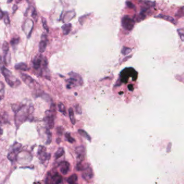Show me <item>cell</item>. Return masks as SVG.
Returning <instances> with one entry per match:
<instances>
[{
  "label": "cell",
  "instance_id": "cell-33",
  "mask_svg": "<svg viewBox=\"0 0 184 184\" xmlns=\"http://www.w3.org/2000/svg\"><path fill=\"white\" fill-rule=\"evenodd\" d=\"M4 90L0 91V101L4 98Z\"/></svg>",
  "mask_w": 184,
  "mask_h": 184
},
{
  "label": "cell",
  "instance_id": "cell-5",
  "mask_svg": "<svg viewBox=\"0 0 184 184\" xmlns=\"http://www.w3.org/2000/svg\"><path fill=\"white\" fill-rule=\"evenodd\" d=\"M137 73L133 69L131 68H126L121 71V81L124 83H126L127 79L130 77H134L135 78H137Z\"/></svg>",
  "mask_w": 184,
  "mask_h": 184
},
{
  "label": "cell",
  "instance_id": "cell-30",
  "mask_svg": "<svg viewBox=\"0 0 184 184\" xmlns=\"http://www.w3.org/2000/svg\"><path fill=\"white\" fill-rule=\"evenodd\" d=\"M42 24H43L44 29L46 31V32H49V28H48V26L47 25V24H46V19L43 17V18H42Z\"/></svg>",
  "mask_w": 184,
  "mask_h": 184
},
{
  "label": "cell",
  "instance_id": "cell-26",
  "mask_svg": "<svg viewBox=\"0 0 184 184\" xmlns=\"http://www.w3.org/2000/svg\"><path fill=\"white\" fill-rule=\"evenodd\" d=\"M131 51H132L131 49L127 48V47H125V46H124V47L122 48V49H121V52L123 55H126L131 52Z\"/></svg>",
  "mask_w": 184,
  "mask_h": 184
},
{
  "label": "cell",
  "instance_id": "cell-19",
  "mask_svg": "<svg viewBox=\"0 0 184 184\" xmlns=\"http://www.w3.org/2000/svg\"><path fill=\"white\" fill-rule=\"evenodd\" d=\"M62 28L64 34L66 35L69 34V32H70L71 29V24L70 23L66 24L65 25L62 26Z\"/></svg>",
  "mask_w": 184,
  "mask_h": 184
},
{
  "label": "cell",
  "instance_id": "cell-9",
  "mask_svg": "<svg viewBox=\"0 0 184 184\" xmlns=\"http://www.w3.org/2000/svg\"><path fill=\"white\" fill-rule=\"evenodd\" d=\"M37 154L42 163H44L46 160H48V159H49L50 157V155L46 153V148L43 146H39Z\"/></svg>",
  "mask_w": 184,
  "mask_h": 184
},
{
  "label": "cell",
  "instance_id": "cell-41",
  "mask_svg": "<svg viewBox=\"0 0 184 184\" xmlns=\"http://www.w3.org/2000/svg\"><path fill=\"white\" fill-rule=\"evenodd\" d=\"M171 143H169V144H168V147L167 148V150H169V151H168V152H170V149H171Z\"/></svg>",
  "mask_w": 184,
  "mask_h": 184
},
{
  "label": "cell",
  "instance_id": "cell-43",
  "mask_svg": "<svg viewBox=\"0 0 184 184\" xmlns=\"http://www.w3.org/2000/svg\"><path fill=\"white\" fill-rule=\"evenodd\" d=\"M13 0H7V3H10L11 2H12Z\"/></svg>",
  "mask_w": 184,
  "mask_h": 184
},
{
  "label": "cell",
  "instance_id": "cell-3",
  "mask_svg": "<svg viewBox=\"0 0 184 184\" xmlns=\"http://www.w3.org/2000/svg\"><path fill=\"white\" fill-rule=\"evenodd\" d=\"M69 75L70 78L66 81L67 88L71 89L83 85V80L79 74L74 72H71L69 74Z\"/></svg>",
  "mask_w": 184,
  "mask_h": 184
},
{
  "label": "cell",
  "instance_id": "cell-14",
  "mask_svg": "<svg viewBox=\"0 0 184 184\" xmlns=\"http://www.w3.org/2000/svg\"><path fill=\"white\" fill-rule=\"evenodd\" d=\"M15 68L17 70L24 71H28L29 70V68L27 64H26L24 63H17L15 65Z\"/></svg>",
  "mask_w": 184,
  "mask_h": 184
},
{
  "label": "cell",
  "instance_id": "cell-12",
  "mask_svg": "<svg viewBox=\"0 0 184 184\" xmlns=\"http://www.w3.org/2000/svg\"><path fill=\"white\" fill-rule=\"evenodd\" d=\"M46 183H52L55 184H61L63 181L62 177L58 173H55L52 176H48L47 180H46Z\"/></svg>",
  "mask_w": 184,
  "mask_h": 184
},
{
  "label": "cell",
  "instance_id": "cell-42",
  "mask_svg": "<svg viewBox=\"0 0 184 184\" xmlns=\"http://www.w3.org/2000/svg\"><path fill=\"white\" fill-rule=\"evenodd\" d=\"M2 133H3V130L0 127V134H2Z\"/></svg>",
  "mask_w": 184,
  "mask_h": 184
},
{
  "label": "cell",
  "instance_id": "cell-16",
  "mask_svg": "<svg viewBox=\"0 0 184 184\" xmlns=\"http://www.w3.org/2000/svg\"><path fill=\"white\" fill-rule=\"evenodd\" d=\"M156 17H159V18L162 19H165V20L171 22V23H173L174 24H176V20H175V19L173 18V17L171 16H166V15H158V16H157Z\"/></svg>",
  "mask_w": 184,
  "mask_h": 184
},
{
  "label": "cell",
  "instance_id": "cell-39",
  "mask_svg": "<svg viewBox=\"0 0 184 184\" xmlns=\"http://www.w3.org/2000/svg\"><path fill=\"white\" fill-rule=\"evenodd\" d=\"M17 9H18V7H17V6L16 5H14V6H13V13H15L16 11L17 10Z\"/></svg>",
  "mask_w": 184,
  "mask_h": 184
},
{
  "label": "cell",
  "instance_id": "cell-8",
  "mask_svg": "<svg viewBox=\"0 0 184 184\" xmlns=\"http://www.w3.org/2000/svg\"><path fill=\"white\" fill-rule=\"evenodd\" d=\"M32 64L34 69L36 71H39V74L40 75H42V72H43V69L41 68V66H43L44 70H46L48 68H45L43 65V59L42 58L41 56L39 57H36L35 59L32 61Z\"/></svg>",
  "mask_w": 184,
  "mask_h": 184
},
{
  "label": "cell",
  "instance_id": "cell-13",
  "mask_svg": "<svg viewBox=\"0 0 184 184\" xmlns=\"http://www.w3.org/2000/svg\"><path fill=\"white\" fill-rule=\"evenodd\" d=\"M58 167L62 173L64 175H66L69 171L70 165V164L67 161H62L59 164Z\"/></svg>",
  "mask_w": 184,
  "mask_h": 184
},
{
  "label": "cell",
  "instance_id": "cell-1",
  "mask_svg": "<svg viewBox=\"0 0 184 184\" xmlns=\"http://www.w3.org/2000/svg\"><path fill=\"white\" fill-rule=\"evenodd\" d=\"M12 109L15 113V122L16 127L19 128L22 123L30 118L34 112L32 106L17 103L12 105Z\"/></svg>",
  "mask_w": 184,
  "mask_h": 184
},
{
  "label": "cell",
  "instance_id": "cell-37",
  "mask_svg": "<svg viewBox=\"0 0 184 184\" xmlns=\"http://www.w3.org/2000/svg\"><path fill=\"white\" fill-rule=\"evenodd\" d=\"M126 4H127V6L128 7H130L131 8H135L133 4L131 3L130 2H126Z\"/></svg>",
  "mask_w": 184,
  "mask_h": 184
},
{
  "label": "cell",
  "instance_id": "cell-34",
  "mask_svg": "<svg viewBox=\"0 0 184 184\" xmlns=\"http://www.w3.org/2000/svg\"><path fill=\"white\" fill-rule=\"evenodd\" d=\"M178 32L179 33V35H180V37H181V40H182V41H183V39H184V33H183V29H181V31H179L178 30Z\"/></svg>",
  "mask_w": 184,
  "mask_h": 184
},
{
  "label": "cell",
  "instance_id": "cell-15",
  "mask_svg": "<svg viewBox=\"0 0 184 184\" xmlns=\"http://www.w3.org/2000/svg\"><path fill=\"white\" fill-rule=\"evenodd\" d=\"M47 41L45 39H42L41 41L39 42V51L41 53H43L45 50V49L47 45Z\"/></svg>",
  "mask_w": 184,
  "mask_h": 184
},
{
  "label": "cell",
  "instance_id": "cell-18",
  "mask_svg": "<svg viewBox=\"0 0 184 184\" xmlns=\"http://www.w3.org/2000/svg\"><path fill=\"white\" fill-rule=\"evenodd\" d=\"M69 118L70 121L73 125H75L76 124V119H75L74 112L71 108H69Z\"/></svg>",
  "mask_w": 184,
  "mask_h": 184
},
{
  "label": "cell",
  "instance_id": "cell-4",
  "mask_svg": "<svg viewBox=\"0 0 184 184\" xmlns=\"http://www.w3.org/2000/svg\"><path fill=\"white\" fill-rule=\"evenodd\" d=\"M55 114H56V107L55 104H53L51 105L50 109L46 111L45 117L44 118V121L49 129H51L54 127Z\"/></svg>",
  "mask_w": 184,
  "mask_h": 184
},
{
  "label": "cell",
  "instance_id": "cell-21",
  "mask_svg": "<svg viewBox=\"0 0 184 184\" xmlns=\"http://www.w3.org/2000/svg\"><path fill=\"white\" fill-rule=\"evenodd\" d=\"M17 153L13 151H11L8 155V158L9 160L12 161H14L16 160V159H17Z\"/></svg>",
  "mask_w": 184,
  "mask_h": 184
},
{
  "label": "cell",
  "instance_id": "cell-7",
  "mask_svg": "<svg viewBox=\"0 0 184 184\" xmlns=\"http://www.w3.org/2000/svg\"><path fill=\"white\" fill-rule=\"evenodd\" d=\"M121 25L124 29L131 31L133 28L134 21L129 16H125L121 19Z\"/></svg>",
  "mask_w": 184,
  "mask_h": 184
},
{
  "label": "cell",
  "instance_id": "cell-17",
  "mask_svg": "<svg viewBox=\"0 0 184 184\" xmlns=\"http://www.w3.org/2000/svg\"><path fill=\"white\" fill-rule=\"evenodd\" d=\"M78 180V176L76 174H73L70 176L67 179V181L69 184H73L76 183Z\"/></svg>",
  "mask_w": 184,
  "mask_h": 184
},
{
  "label": "cell",
  "instance_id": "cell-32",
  "mask_svg": "<svg viewBox=\"0 0 184 184\" xmlns=\"http://www.w3.org/2000/svg\"><path fill=\"white\" fill-rule=\"evenodd\" d=\"M4 23H5L6 24H8L10 23V19H9V16L8 14H6L4 15Z\"/></svg>",
  "mask_w": 184,
  "mask_h": 184
},
{
  "label": "cell",
  "instance_id": "cell-11",
  "mask_svg": "<svg viewBox=\"0 0 184 184\" xmlns=\"http://www.w3.org/2000/svg\"><path fill=\"white\" fill-rule=\"evenodd\" d=\"M82 171V178L84 180H89L90 179H92L93 177H94V172H93L92 168L90 167L89 165H88L87 166H86Z\"/></svg>",
  "mask_w": 184,
  "mask_h": 184
},
{
  "label": "cell",
  "instance_id": "cell-45",
  "mask_svg": "<svg viewBox=\"0 0 184 184\" xmlns=\"http://www.w3.org/2000/svg\"><path fill=\"white\" fill-rule=\"evenodd\" d=\"M0 123H1V121H0Z\"/></svg>",
  "mask_w": 184,
  "mask_h": 184
},
{
  "label": "cell",
  "instance_id": "cell-25",
  "mask_svg": "<svg viewBox=\"0 0 184 184\" xmlns=\"http://www.w3.org/2000/svg\"><path fill=\"white\" fill-rule=\"evenodd\" d=\"M21 147H22V145L20 143L16 142V143H15L14 144V145H13L12 151H13L17 153L19 151V150L21 149Z\"/></svg>",
  "mask_w": 184,
  "mask_h": 184
},
{
  "label": "cell",
  "instance_id": "cell-24",
  "mask_svg": "<svg viewBox=\"0 0 184 184\" xmlns=\"http://www.w3.org/2000/svg\"><path fill=\"white\" fill-rule=\"evenodd\" d=\"M2 49L4 54V60H6V57L9 52V44L6 42H4L2 46Z\"/></svg>",
  "mask_w": 184,
  "mask_h": 184
},
{
  "label": "cell",
  "instance_id": "cell-6",
  "mask_svg": "<svg viewBox=\"0 0 184 184\" xmlns=\"http://www.w3.org/2000/svg\"><path fill=\"white\" fill-rule=\"evenodd\" d=\"M21 77L24 83L30 88L37 89L39 88L38 83L29 75L25 74H21Z\"/></svg>",
  "mask_w": 184,
  "mask_h": 184
},
{
  "label": "cell",
  "instance_id": "cell-27",
  "mask_svg": "<svg viewBox=\"0 0 184 184\" xmlns=\"http://www.w3.org/2000/svg\"><path fill=\"white\" fill-rule=\"evenodd\" d=\"M65 137H66V139H67V140L69 143H74V142H75V139L73 138L71 136L70 134L69 133H66L65 134Z\"/></svg>",
  "mask_w": 184,
  "mask_h": 184
},
{
  "label": "cell",
  "instance_id": "cell-28",
  "mask_svg": "<svg viewBox=\"0 0 184 184\" xmlns=\"http://www.w3.org/2000/svg\"><path fill=\"white\" fill-rule=\"evenodd\" d=\"M46 134L48 135V140H47V142H46V144H49L51 141V136H52V134L50 132L49 129H47L46 131Z\"/></svg>",
  "mask_w": 184,
  "mask_h": 184
},
{
  "label": "cell",
  "instance_id": "cell-38",
  "mask_svg": "<svg viewBox=\"0 0 184 184\" xmlns=\"http://www.w3.org/2000/svg\"><path fill=\"white\" fill-rule=\"evenodd\" d=\"M62 129V127H58L57 128V132H58V133H59L60 134H62V132H63V131H61V130Z\"/></svg>",
  "mask_w": 184,
  "mask_h": 184
},
{
  "label": "cell",
  "instance_id": "cell-35",
  "mask_svg": "<svg viewBox=\"0 0 184 184\" xmlns=\"http://www.w3.org/2000/svg\"><path fill=\"white\" fill-rule=\"evenodd\" d=\"M32 16L34 19H36V16H37V13H36V10H35V9H34V10H33V12H32Z\"/></svg>",
  "mask_w": 184,
  "mask_h": 184
},
{
  "label": "cell",
  "instance_id": "cell-31",
  "mask_svg": "<svg viewBox=\"0 0 184 184\" xmlns=\"http://www.w3.org/2000/svg\"><path fill=\"white\" fill-rule=\"evenodd\" d=\"M75 110H76V111L77 112V114H82V108L79 105H76L75 106Z\"/></svg>",
  "mask_w": 184,
  "mask_h": 184
},
{
  "label": "cell",
  "instance_id": "cell-23",
  "mask_svg": "<svg viewBox=\"0 0 184 184\" xmlns=\"http://www.w3.org/2000/svg\"><path fill=\"white\" fill-rule=\"evenodd\" d=\"M58 110L59 112H61L62 114H63L64 116H66V108L63 103L61 102L59 103L58 104Z\"/></svg>",
  "mask_w": 184,
  "mask_h": 184
},
{
  "label": "cell",
  "instance_id": "cell-10",
  "mask_svg": "<svg viewBox=\"0 0 184 184\" xmlns=\"http://www.w3.org/2000/svg\"><path fill=\"white\" fill-rule=\"evenodd\" d=\"M78 163L82 162L84 160L85 154V148L83 145H79L75 149Z\"/></svg>",
  "mask_w": 184,
  "mask_h": 184
},
{
  "label": "cell",
  "instance_id": "cell-36",
  "mask_svg": "<svg viewBox=\"0 0 184 184\" xmlns=\"http://www.w3.org/2000/svg\"><path fill=\"white\" fill-rule=\"evenodd\" d=\"M4 88H5V86H4V83H3V82H0V91L4 90Z\"/></svg>",
  "mask_w": 184,
  "mask_h": 184
},
{
  "label": "cell",
  "instance_id": "cell-44",
  "mask_svg": "<svg viewBox=\"0 0 184 184\" xmlns=\"http://www.w3.org/2000/svg\"><path fill=\"white\" fill-rule=\"evenodd\" d=\"M21 0H16V2L17 3H19V2H21Z\"/></svg>",
  "mask_w": 184,
  "mask_h": 184
},
{
  "label": "cell",
  "instance_id": "cell-40",
  "mask_svg": "<svg viewBox=\"0 0 184 184\" xmlns=\"http://www.w3.org/2000/svg\"><path fill=\"white\" fill-rule=\"evenodd\" d=\"M4 13L2 12L1 10H0V19L3 18V16H4Z\"/></svg>",
  "mask_w": 184,
  "mask_h": 184
},
{
  "label": "cell",
  "instance_id": "cell-20",
  "mask_svg": "<svg viewBox=\"0 0 184 184\" xmlns=\"http://www.w3.org/2000/svg\"><path fill=\"white\" fill-rule=\"evenodd\" d=\"M78 133L79 134L81 135V136L82 137H83L84 138H85V139H87L88 141H91V138L90 136L85 131H84L83 130H81V129L79 130Z\"/></svg>",
  "mask_w": 184,
  "mask_h": 184
},
{
  "label": "cell",
  "instance_id": "cell-29",
  "mask_svg": "<svg viewBox=\"0 0 184 184\" xmlns=\"http://www.w3.org/2000/svg\"><path fill=\"white\" fill-rule=\"evenodd\" d=\"M19 38H13L10 41V44L13 46H15L18 44V43H19Z\"/></svg>",
  "mask_w": 184,
  "mask_h": 184
},
{
  "label": "cell",
  "instance_id": "cell-22",
  "mask_svg": "<svg viewBox=\"0 0 184 184\" xmlns=\"http://www.w3.org/2000/svg\"><path fill=\"white\" fill-rule=\"evenodd\" d=\"M64 153H65V152H64V148L63 147H59L55 153V158L56 159L59 158L60 157L63 156Z\"/></svg>",
  "mask_w": 184,
  "mask_h": 184
},
{
  "label": "cell",
  "instance_id": "cell-2",
  "mask_svg": "<svg viewBox=\"0 0 184 184\" xmlns=\"http://www.w3.org/2000/svg\"><path fill=\"white\" fill-rule=\"evenodd\" d=\"M2 74L5 78L6 81L9 85L13 88L18 87L21 84V82L19 79L12 74V72L5 67L1 69Z\"/></svg>",
  "mask_w": 184,
  "mask_h": 184
}]
</instances>
